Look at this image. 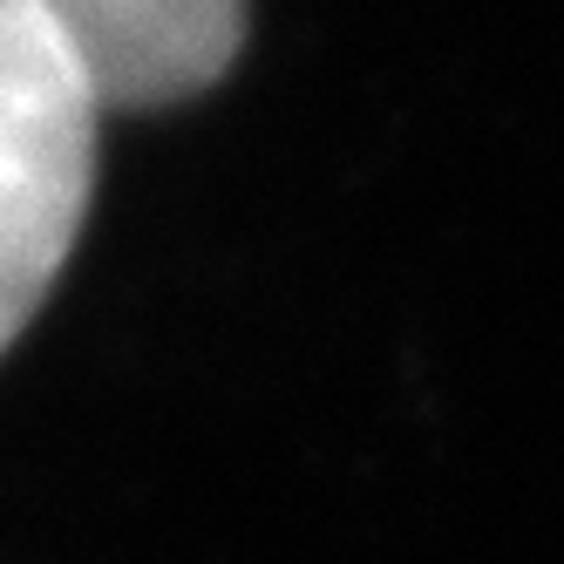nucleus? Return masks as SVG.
<instances>
[{
  "label": "nucleus",
  "mask_w": 564,
  "mask_h": 564,
  "mask_svg": "<svg viewBox=\"0 0 564 564\" xmlns=\"http://www.w3.org/2000/svg\"><path fill=\"white\" fill-rule=\"evenodd\" d=\"M102 109L28 0H0V354L62 279L96 191Z\"/></svg>",
  "instance_id": "1"
},
{
  "label": "nucleus",
  "mask_w": 564,
  "mask_h": 564,
  "mask_svg": "<svg viewBox=\"0 0 564 564\" xmlns=\"http://www.w3.org/2000/svg\"><path fill=\"white\" fill-rule=\"evenodd\" d=\"M96 109H171L238 62L246 0H28Z\"/></svg>",
  "instance_id": "2"
}]
</instances>
